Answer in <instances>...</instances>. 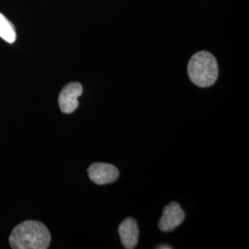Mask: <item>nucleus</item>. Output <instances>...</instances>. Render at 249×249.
<instances>
[{"instance_id": "nucleus-3", "label": "nucleus", "mask_w": 249, "mask_h": 249, "mask_svg": "<svg viewBox=\"0 0 249 249\" xmlns=\"http://www.w3.org/2000/svg\"><path fill=\"white\" fill-rule=\"evenodd\" d=\"M88 175L93 183L104 186L116 182L119 178V170L110 163L95 162L88 168Z\"/></svg>"}, {"instance_id": "nucleus-2", "label": "nucleus", "mask_w": 249, "mask_h": 249, "mask_svg": "<svg viewBox=\"0 0 249 249\" xmlns=\"http://www.w3.org/2000/svg\"><path fill=\"white\" fill-rule=\"evenodd\" d=\"M187 73L189 79L195 85L208 88L213 86L218 79V63L213 53L200 51L190 58Z\"/></svg>"}, {"instance_id": "nucleus-6", "label": "nucleus", "mask_w": 249, "mask_h": 249, "mask_svg": "<svg viewBox=\"0 0 249 249\" xmlns=\"http://www.w3.org/2000/svg\"><path fill=\"white\" fill-rule=\"evenodd\" d=\"M118 232L124 249H133L139 242L140 230L138 223L133 218H126L120 223Z\"/></svg>"}, {"instance_id": "nucleus-8", "label": "nucleus", "mask_w": 249, "mask_h": 249, "mask_svg": "<svg viewBox=\"0 0 249 249\" xmlns=\"http://www.w3.org/2000/svg\"><path fill=\"white\" fill-rule=\"evenodd\" d=\"M157 249H173L171 246H168V245H160L159 247H157Z\"/></svg>"}, {"instance_id": "nucleus-4", "label": "nucleus", "mask_w": 249, "mask_h": 249, "mask_svg": "<svg viewBox=\"0 0 249 249\" xmlns=\"http://www.w3.org/2000/svg\"><path fill=\"white\" fill-rule=\"evenodd\" d=\"M83 88L79 82H71L63 88L58 96V105L64 114H71L79 107L78 98L82 94Z\"/></svg>"}, {"instance_id": "nucleus-5", "label": "nucleus", "mask_w": 249, "mask_h": 249, "mask_svg": "<svg viewBox=\"0 0 249 249\" xmlns=\"http://www.w3.org/2000/svg\"><path fill=\"white\" fill-rule=\"evenodd\" d=\"M185 216V213L178 202H171L163 209L159 221V229L164 232L174 231L184 222Z\"/></svg>"}, {"instance_id": "nucleus-1", "label": "nucleus", "mask_w": 249, "mask_h": 249, "mask_svg": "<svg viewBox=\"0 0 249 249\" xmlns=\"http://www.w3.org/2000/svg\"><path fill=\"white\" fill-rule=\"evenodd\" d=\"M51 234L44 223L26 221L16 226L9 236V245L14 249H46Z\"/></svg>"}, {"instance_id": "nucleus-7", "label": "nucleus", "mask_w": 249, "mask_h": 249, "mask_svg": "<svg viewBox=\"0 0 249 249\" xmlns=\"http://www.w3.org/2000/svg\"><path fill=\"white\" fill-rule=\"evenodd\" d=\"M0 37L9 44H13L17 37L15 27L2 13H0Z\"/></svg>"}]
</instances>
